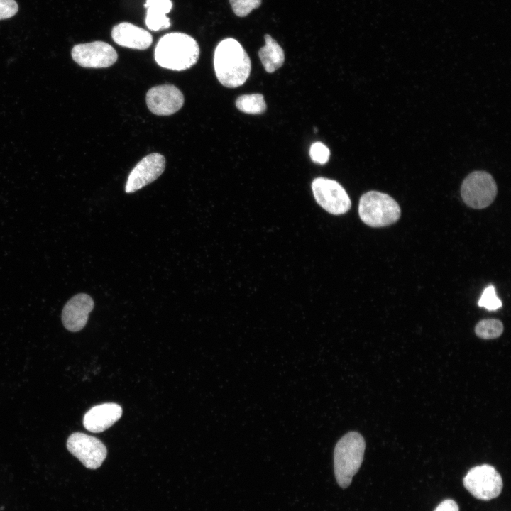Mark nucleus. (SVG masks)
Segmentation results:
<instances>
[{
  "label": "nucleus",
  "instance_id": "1",
  "mask_svg": "<svg viewBox=\"0 0 511 511\" xmlns=\"http://www.w3.org/2000/svg\"><path fill=\"white\" fill-rule=\"evenodd\" d=\"M214 66L219 82L228 88L243 84L251 70L248 54L233 38H226L217 45L214 51Z\"/></svg>",
  "mask_w": 511,
  "mask_h": 511
},
{
  "label": "nucleus",
  "instance_id": "2",
  "mask_svg": "<svg viewBox=\"0 0 511 511\" xmlns=\"http://www.w3.org/2000/svg\"><path fill=\"white\" fill-rule=\"evenodd\" d=\"M155 60L158 65L174 71H182L196 64L199 47L190 35L182 33H167L161 37L155 48Z\"/></svg>",
  "mask_w": 511,
  "mask_h": 511
},
{
  "label": "nucleus",
  "instance_id": "3",
  "mask_svg": "<svg viewBox=\"0 0 511 511\" xmlns=\"http://www.w3.org/2000/svg\"><path fill=\"white\" fill-rule=\"evenodd\" d=\"M366 443L363 436L350 432L336 443L334 451V468L336 481L347 488L363 462Z\"/></svg>",
  "mask_w": 511,
  "mask_h": 511
},
{
  "label": "nucleus",
  "instance_id": "4",
  "mask_svg": "<svg viewBox=\"0 0 511 511\" xmlns=\"http://www.w3.org/2000/svg\"><path fill=\"white\" fill-rule=\"evenodd\" d=\"M358 214L362 221L368 226L383 227L397 221L401 209L398 203L390 195L370 191L361 196Z\"/></svg>",
  "mask_w": 511,
  "mask_h": 511
},
{
  "label": "nucleus",
  "instance_id": "5",
  "mask_svg": "<svg viewBox=\"0 0 511 511\" xmlns=\"http://www.w3.org/2000/svg\"><path fill=\"white\" fill-rule=\"evenodd\" d=\"M497 192V185L493 177L485 171H474L470 173L461 187V195L464 203L478 209L491 204Z\"/></svg>",
  "mask_w": 511,
  "mask_h": 511
},
{
  "label": "nucleus",
  "instance_id": "6",
  "mask_svg": "<svg viewBox=\"0 0 511 511\" xmlns=\"http://www.w3.org/2000/svg\"><path fill=\"white\" fill-rule=\"evenodd\" d=\"M464 487L476 498L489 500L498 497L502 480L495 468L484 464L472 468L463 480Z\"/></svg>",
  "mask_w": 511,
  "mask_h": 511
},
{
  "label": "nucleus",
  "instance_id": "7",
  "mask_svg": "<svg viewBox=\"0 0 511 511\" xmlns=\"http://www.w3.org/2000/svg\"><path fill=\"white\" fill-rule=\"evenodd\" d=\"M312 189L317 202L331 214L346 213L351 208V199L344 187L336 181L325 178H315Z\"/></svg>",
  "mask_w": 511,
  "mask_h": 511
},
{
  "label": "nucleus",
  "instance_id": "8",
  "mask_svg": "<svg viewBox=\"0 0 511 511\" xmlns=\"http://www.w3.org/2000/svg\"><path fill=\"white\" fill-rule=\"evenodd\" d=\"M68 451L87 468H98L106 458L104 444L96 437L84 433L72 434L67 441Z\"/></svg>",
  "mask_w": 511,
  "mask_h": 511
},
{
  "label": "nucleus",
  "instance_id": "9",
  "mask_svg": "<svg viewBox=\"0 0 511 511\" xmlns=\"http://www.w3.org/2000/svg\"><path fill=\"white\" fill-rule=\"evenodd\" d=\"M71 55L78 65L89 68L110 67L118 58L115 49L103 41L75 45L72 49Z\"/></svg>",
  "mask_w": 511,
  "mask_h": 511
},
{
  "label": "nucleus",
  "instance_id": "10",
  "mask_svg": "<svg viewBox=\"0 0 511 511\" xmlns=\"http://www.w3.org/2000/svg\"><path fill=\"white\" fill-rule=\"evenodd\" d=\"M165 158L158 153L140 160L131 171L125 186L126 193H133L158 179L165 170Z\"/></svg>",
  "mask_w": 511,
  "mask_h": 511
},
{
  "label": "nucleus",
  "instance_id": "11",
  "mask_svg": "<svg viewBox=\"0 0 511 511\" xmlns=\"http://www.w3.org/2000/svg\"><path fill=\"white\" fill-rule=\"evenodd\" d=\"M146 104L149 110L159 116H169L177 112L184 104L182 92L172 84H163L152 87L146 94Z\"/></svg>",
  "mask_w": 511,
  "mask_h": 511
},
{
  "label": "nucleus",
  "instance_id": "12",
  "mask_svg": "<svg viewBox=\"0 0 511 511\" xmlns=\"http://www.w3.org/2000/svg\"><path fill=\"white\" fill-rule=\"evenodd\" d=\"M94 301L87 294L79 293L70 298L62 311V322L67 330L76 332L86 325Z\"/></svg>",
  "mask_w": 511,
  "mask_h": 511
},
{
  "label": "nucleus",
  "instance_id": "13",
  "mask_svg": "<svg viewBox=\"0 0 511 511\" xmlns=\"http://www.w3.org/2000/svg\"><path fill=\"white\" fill-rule=\"evenodd\" d=\"M122 414L121 406L116 403H104L92 407L83 419L85 429L94 433L103 432L117 420Z\"/></svg>",
  "mask_w": 511,
  "mask_h": 511
},
{
  "label": "nucleus",
  "instance_id": "14",
  "mask_svg": "<svg viewBox=\"0 0 511 511\" xmlns=\"http://www.w3.org/2000/svg\"><path fill=\"white\" fill-rule=\"evenodd\" d=\"M111 37L116 44L137 50H145L153 42L152 35L148 31L128 22L114 26Z\"/></svg>",
  "mask_w": 511,
  "mask_h": 511
},
{
  "label": "nucleus",
  "instance_id": "15",
  "mask_svg": "<svg viewBox=\"0 0 511 511\" xmlns=\"http://www.w3.org/2000/svg\"><path fill=\"white\" fill-rule=\"evenodd\" d=\"M147 9L145 25L151 31H158L170 26V21L166 16L172 7L171 0H146Z\"/></svg>",
  "mask_w": 511,
  "mask_h": 511
},
{
  "label": "nucleus",
  "instance_id": "16",
  "mask_svg": "<svg viewBox=\"0 0 511 511\" xmlns=\"http://www.w3.org/2000/svg\"><path fill=\"white\" fill-rule=\"evenodd\" d=\"M265 45L258 51V56L266 72L271 73L284 63L285 54L280 45L269 34L265 35Z\"/></svg>",
  "mask_w": 511,
  "mask_h": 511
},
{
  "label": "nucleus",
  "instance_id": "17",
  "mask_svg": "<svg viewBox=\"0 0 511 511\" xmlns=\"http://www.w3.org/2000/svg\"><path fill=\"white\" fill-rule=\"evenodd\" d=\"M237 109L244 113L260 114L266 110V104L261 94H243L236 100Z\"/></svg>",
  "mask_w": 511,
  "mask_h": 511
},
{
  "label": "nucleus",
  "instance_id": "18",
  "mask_svg": "<svg viewBox=\"0 0 511 511\" xmlns=\"http://www.w3.org/2000/svg\"><path fill=\"white\" fill-rule=\"evenodd\" d=\"M503 331L502 323L495 319H485L480 321L475 327L476 335L484 339L499 337Z\"/></svg>",
  "mask_w": 511,
  "mask_h": 511
},
{
  "label": "nucleus",
  "instance_id": "19",
  "mask_svg": "<svg viewBox=\"0 0 511 511\" xmlns=\"http://www.w3.org/2000/svg\"><path fill=\"white\" fill-rule=\"evenodd\" d=\"M478 304L480 307H484L488 310H497L502 307V302L498 297L495 288L493 285H489L483 290Z\"/></svg>",
  "mask_w": 511,
  "mask_h": 511
},
{
  "label": "nucleus",
  "instance_id": "20",
  "mask_svg": "<svg viewBox=\"0 0 511 511\" xmlns=\"http://www.w3.org/2000/svg\"><path fill=\"white\" fill-rule=\"evenodd\" d=\"M262 0H229L234 13L239 17L248 15L253 9L259 7Z\"/></svg>",
  "mask_w": 511,
  "mask_h": 511
},
{
  "label": "nucleus",
  "instance_id": "21",
  "mask_svg": "<svg viewBox=\"0 0 511 511\" xmlns=\"http://www.w3.org/2000/svg\"><path fill=\"white\" fill-rule=\"evenodd\" d=\"M309 155L314 163L323 165L329 160L330 150L324 143L316 142L310 147Z\"/></svg>",
  "mask_w": 511,
  "mask_h": 511
},
{
  "label": "nucleus",
  "instance_id": "22",
  "mask_svg": "<svg viewBox=\"0 0 511 511\" xmlns=\"http://www.w3.org/2000/svg\"><path fill=\"white\" fill-rule=\"evenodd\" d=\"M18 10V6L15 0H0V20L11 18Z\"/></svg>",
  "mask_w": 511,
  "mask_h": 511
},
{
  "label": "nucleus",
  "instance_id": "23",
  "mask_svg": "<svg viewBox=\"0 0 511 511\" xmlns=\"http://www.w3.org/2000/svg\"><path fill=\"white\" fill-rule=\"evenodd\" d=\"M457 503L450 499L441 502L434 511H458Z\"/></svg>",
  "mask_w": 511,
  "mask_h": 511
}]
</instances>
